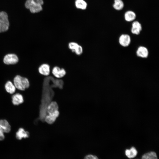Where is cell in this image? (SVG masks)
Returning a JSON list of instances; mask_svg holds the SVG:
<instances>
[{
  "label": "cell",
  "instance_id": "17",
  "mask_svg": "<svg viewBox=\"0 0 159 159\" xmlns=\"http://www.w3.org/2000/svg\"><path fill=\"white\" fill-rule=\"evenodd\" d=\"M6 92L10 94L14 93L16 90V87L10 81L7 82L5 85Z\"/></svg>",
  "mask_w": 159,
  "mask_h": 159
},
{
  "label": "cell",
  "instance_id": "14",
  "mask_svg": "<svg viewBox=\"0 0 159 159\" xmlns=\"http://www.w3.org/2000/svg\"><path fill=\"white\" fill-rule=\"evenodd\" d=\"M137 55L140 57L147 58L148 55V51L147 49L143 46L140 47L136 52Z\"/></svg>",
  "mask_w": 159,
  "mask_h": 159
},
{
  "label": "cell",
  "instance_id": "13",
  "mask_svg": "<svg viewBox=\"0 0 159 159\" xmlns=\"http://www.w3.org/2000/svg\"><path fill=\"white\" fill-rule=\"evenodd\" d=\"M50 67L47 64L41 65L39 68V71L40 74L45 76L48 75L50 72Z\"/></svg>",
  "mask_w": 159,
  "mask_h": 159
},
{
  "label": "cell",
  "instance_id": "15",
  "mask_svg": "<svg viewBox=\"0 0 159 159\" xmlns=\"http://www.w3.org/2000/svg\"><path fill=\"white\" fill-rule=\"evenodd\" d=\"M124 19L126 21L130 22L134 20L136 17V14L133 11L129 10L124 14Z\"/></svg>",
  "mask_w": 159,
  "mask_h": 159
},
{
  "label": "cell",
  "instance_id": "4",
  "mask_svg": "<svg viewBox=\"0 0 159 159\" xmlns=\"http://www.w3.org/2000/svg\"><path fill=\"white\" fill-rule=\"evenodd\" d=\"M4 63L6 64H13L16 63L18 61L17 56L15 54H8L6 55L4 57Z\"/></svg>",
  "mask_w": 159,
  "mask_h": 159
},
{
  "label": "cell",
  "instance_id": "6",
  "mask_svg": "<svg viewBox=\"0 0 159 159\" xmlns=\"http://www.w3.org/2000/svg\"><path fill=\"white\" fill-rule=\"evenodd\" d=\"M52 72L55 77L58 78L62 77L66 74V72L64 69L60 68L57 66L53 68Z\"/></svg>",
  "mask_w": 159,
  "mask_h": 159
},
{
  "label": "cell",
  "instance_id": "21",
  "mask_svg": "<svg viewBox=\"0 0 159 159\" xmlns=\"http://www.w3.org/2000/svg\"><path fill=\"white\" fill-rule=\"evenodd\" d=\"M78 45L79 44L76 42H70L68 44V47L72 52H74Z\"/></svg>",
  "mask_w": 159,
  "mask_h": 159
},
{
  "label": "cell",
  "instance_id": "18",
  "mask_svg": "<svg viewBox=\"0 0 159 159\" xmlns=\"http://www.w3.org/2000/svg\"><path fill=\"white\" fill-rule=\"evenodd\" d=\"M158 158L156 153L154 151H150L145 153L141 157V159H156Z\"/></svg>",
  "mask_w": 159,
  "mask_h": 159
},
{
  "label": "cell",
  "instance_id": "9",
  "mask_svg": "<svg viewBox=\"0 0 159 159\" xmlns=\"http://www.w3.org/2000/svg\"><path fill=\"white\" fill-rule=\"evenodd\" d=\"M125 154L127 158L132 159L137 155L138 151L135 147L132 146L129 149H126L125 151Z\"/></svg>",
  "mask_w": 159,
  "mask_h": 159
},
{
  "label": "cell",
  "instance_id": "19",
  "mask_svg": "<svg viewBox=\"0 0 159 159\" xmlns=\"http://www.w3.org/2000/svg\"><path fill=\"white\" fill-rule=\"evenodd\" d=\"M75 5L77 9L82 10L86 9L87 6V4L84 0H76Z\"/></svg>",
  "mask_w": 159,
  "mask_h": 159
},
{
  "label": "cell",
  "instance_id": "8",
  "mask_svg": "<svg viewBox=\"0 0 159 159\" xmlns=\"http://www.w3.org/2000/svg\"><path fill=\"white\" fill-rule=\"evenodd\" d=\"M59 115V112L58 110L53 113L48 114L45 118V120L48 123L52 124L55 121Z\"/></svg>",
  "mask_w": 159,
  "mask_h": 159
},
{
  "label": "cell",
  "instance_id": "23",
  "mask_svg": "<svg viewBox=\"0 0 159 159\" xmlns=\"http://www.w3.org/2000/svg\"><path fill=\"white\" fill-rule=\"evenodd\" d=\"M84 159H99L96 155L89 154L86 155L84 158Z\"/></svg>",
  "mask_w": 159,
  "mask_h": 159
},
{
  "label": "cell",
  "instance_id": "24",
  "mask_svg": "<svg viewBox=\"0 0 159 159\" xmlns=\"http://www.w3.org/2000/svg\"><path fill=\"white\" fill-rule=\"evenodd\" d=\"M3 130L0 127V141L4 139L5 136Z\"/></svg>",
  "mask_w": 159,
  "mask_h": 159
},
{
  "label": "cell",
  "instance_id": "1",
  "mask_svg": "<svg viewBox=\"0 0 159 159\" xmlns=\"http://www.w3.org/2000/svg\"><path fill=\"white\" fill-rule=\"evenodd\" d=\"M44 4L43 0H27L25 3V7L33 13L39 12L42 10V6Z\"/></svg>",
  "mask_w": 159,
  "mask_h": 159
},
{
  "label": "cell",
  "instance_id": "22",
  "mask_svg": "<svg viewBox=\"0 0 159 159\" xmlns=\"http://www.w3.org/2000/svg\"><path fill=\"white\" fill-rule=\"evenodd\" d=\"M83 52V49L82 46L80 45H78L76 49L74 51V52L78 55H81Z\"/></svg>",
  "mask_w": 159,
  "mask_h": 159
},
{
  "label": "cell",
  "instance_id": "7",
  "mask_svg": "<svg viewBox=\"0 0 159 159\" xmlns=\"http://www.w3.org/2000/svg\"><path fill=\"white\" fill-rule=\"evenodd\" d=\"M29 136V132L25 130L22 127L19 128L16 133V137L19 140H21L23 138H26Z\"/></svg>",
  "mask_w": 159,
  "mask_h": 159
},
{
  "label": "cell",
  "instance_id": "25",
  "mask_svg": "<svg viewBox=\"0 0 159 159\" xmlns=\"http://www.w3.org/2000/svg\"></svg>",
  "mask_w": 159,
  "mask_h": 159
},
{
  "label": "cell",
  "instance_id": "11",
  "mask_svg": "<svg viewBox=\"0 0 159 159\" xmlns=\"http://www.w3.org/2000/svg\"><path fill=\"white\" fill-rule=\"evenodd\" d=\"M23 96L20 94L16 93L12 96V102L14 105H19L24 102Z\"/></svg>",
  "mask_w": 159,
  "mask_h": 159
},
{
  "label": "cell",
  "instance_id": "3",
  "mask_svg": "<svg viewBox=\"0 0 159 159\" xmlns=\"http://www.w3.org/2000/svg\"><path fill=\"white\" fill-rule=\"evenodd\" d=\"M9 25L6 13L5 11L0 12V33L7 31L9 29Z\"/></svg>",
  "mask_w": 159,
  "mask_h": 159
},
{
  "label": "cell",
  "instance_id": "20",
  "mask_svg": "<svg viewBox=\"0 0 159 159\" xmlns=\"http://www.w3.org/2000/svg\"><path fill=\"white\" fill-rule=\"evenodd\" d=\"M113 7L116 10H121L124 7V2L122 0H114Z\"/></svg>",
  "mask_w": 159,
  "mask_h": 159
},
{
  "label": "cell",
  "instance_id": "12",
  "mask_svg": "<svg viewBox=\"0 0 159 159\" xmlns=\"http://www.w3.org/2000/svg\"><path fill=\"white\" fill-rule=\"evenodd\" d=\"M0 127L5 133H9L11 130L10 125L8 121L5 119L0 120Z\"/></svg>",
  "mask_w": 159,
  "mask_h": 159
},
{
  "label": "cell",
  "instance_id": "5",
  "mask_svg": "<svg viewBox=\"0 0 159 159\" xmlns=\"http://www.w3.org/2000/svg\"><path fill=\"white\" fill-rule=\"evenodd\" d=\"M131 39L130 36L127 34L121 35L119 38L120 44L123 47H126L130 44Z\"/></svg>",
  "mask_w": 159,
  "mask_h": 159
},
{
  "label": "cell",
  "instance_id": "2",
  "mask_svg": "<svg viewBox=\"0 0 159 159\" xmlns=\"http://www.w3.org/2000/svg\"><path fill=\"white\" fill-rule=\"evenodd\" d=\"M14 83L16 88L22 91L24 90L29 86V83L28 79L19 75L14 77Z\"/></svg>",
  "mask_w": 159,
  "mask_h": 159
},
{
  "label": "cell",
  "instance_id": "10",
  "mask_svg": "<svg viewBox=\"0 0 159 159\" xmlns=\"http://www.w3.org/2000/svg\"><path fill=\"white\" fill-rule=\"evenodd\" d=\"M142 29V27L140 23L138 21H134L132 24L131 29V32L135 34L138 35Z\"/></svg>",
  "mask_w": 159,
  "mask_h": 159
},
{
  "label": "cell",
  "instance_id": "16",
  "mask_svg": "<svg viewBox=\"0 0 159 159\" xmlns=\"http://www.w3.org/2000/svg\"><path fill=\"white\" fill-rule=\"evenodd\" d=\"M58 106L57 103L55 101L51 102L49 104L47 108L48 114L53 113L58 110Z\"/></svg>",
  "mask_w": 159,
  "mask_h": 159
}]
</instances>
